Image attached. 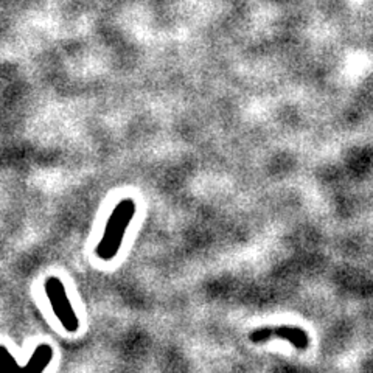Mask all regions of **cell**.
Masks as SVG:
<instances>
[{"label":"cell","mask_w":373,"mask_h":373,"mask_svg":"<svg viewBox=\"0 0 373 373\" xmlns=\"http://www.w3.org/2000/svg\"><path fill=\"white\" fill-rule=\"evenodd\" d=\"M269 339L288 341L297 350H302V351L310 347V336H308L305 330L300 327H288V325L263 327L249 334V341L254 344H262Z\"/></svg>","instance_id":"3957f363"},{"label":"cell","mask_w":373,"mask_h":373,"mask_svg":"<svg viewBox=\"0 0 373 373\" xmlns=\"http://www.w3.org/2000/svg\"><path fill=\"white\" fill-rule=\"evenodd\" d=\"M53 360V347L50 344H39L22 367L27 372H44Z\"/></svg>","instance_id":"277c9868"},{"label":"cell","mask_w":373,"mask_h":373,"mask_svg":"<svg viewBox=\"0 0 373 373\" xmlns=\"http://www.w3.org/2000/svg\"><path fill=\"white\" fill-rule=\"evenodd\" d=\"M18 367L19 364L16 361V356H14L5 346H0V370H10Z\"/></svg>","instance_id":"5b68a950"},{"label":"cell","mask_w":373,"mask_h":373,"mask_svg":"<svg viewBox=\"0 0 373 373\" xmlns=\"http://www.w3.org/2000/svg\"><path fill=\"white\" fill-rule=\"evenodd\" d=\"M44 291L50 305H52L55 318L60 320L62 328L66 330L67 333L78 332V328H80V319H78V314L74 310V306H72L66 285H64L62 280L56 276L47 277L44 283Z\"/></svg>","instance_id":"7a4b0ae2"},{"label":"cell","mask_w":373,"mask_h":373,"mask_svg":"<svg viewBox=\"0 0 373 373\" xmlns=\"http://www.w3.org/2000/svg\"><path fill=\"white\" fill-rule=\"evenodd\" d=\"M135 212H137V205L133 198H123L114 207L106 221L102 240L98 241L95 247V255L100 260L112 262L117 257L128 227L135 217Z\"/></svg>","instance_id":"6da1fadb"}]
</instances>
